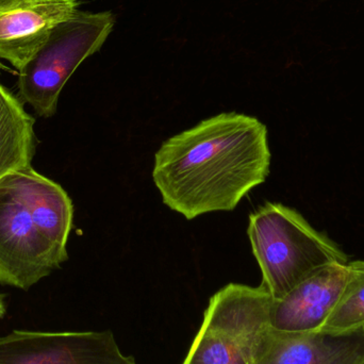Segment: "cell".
I'll return each mask as SVG.
<instances>
[{"label": "cell", "mask_w": 364, "mask_h": 364, "mask_svg": "<svg viewBox=\"0 0 364 364\" xmlns=\"http://www.w3.org/2000/svg\"><path fill=\"white\" fill-rule=\"evenodd\" d=\"M114 25L111 11L79 10L59 23L40 50L18 70L21 100L40 117H53L68 79L85 59L102 48Z\"/></svg>", "instance_id": "3957f363"}, {"label": "cell", "mask_w": 364, "mask_h": 364, "mask_svg": "<svg viewBox=\"0 0 364 364\" xmlns=\"http://www.w3.org/2000/svg\"><path fill=\"white\" fill-rule=\"evenodd\" d=\"M36 146L34 119L21 100L0 85V181L31 166Z\"/></svg>", "instance_id": "8fae6325"}, {"label": "cell", "mask_w": 364, "mask_h": 364, "mask_svg": "<svg viewBox=\"0 0 364 364\" xmlns=\"http://www.w3.org/2000/svg\"><path fill=\"white\" fill-rule=\"evenodd\" d=\"M80 4V0H0V59L21 70Z\"/></svg>", "instance_id": "ba28073f"}, {"label": "cell", "mask_w": 364, "mask_h": 364, "mask_svg": "<svg viewBox=\"0 0 364 364\" xmlns=\"http://www.w3.org/2000/svg\"><path fill=\"white\" fill-rule=\"evenodd\" d=\"M348 273V263L327 265L297 284L286 296L274 299L269 326L279 331L322 329L341 297Z\"/></svg>", "instance_id": "9c48e42d"}, {"label": "cell", "mask_w": 364, "mask_h": 364, "mask_svg": "<svg viewBox=\"0 0 364 364\" xmlns=\"http://www.w3.org/2000/svg\"><path fill=\"white\" fill-rule=\"evenodd\" d=\"M267 128L241 113H220L162 143L153 179L164 205L186 220L232 211L271 166Z\"/></svg>", "instance_id": "6da1fadb"}, {"label": "cell", "mask_w": 364, "mask_h": 364, "mask_svg": "<svg viewBox=\"0 0 364 364\" xmlns=\"http://www.w3.org/2000/svg\"><path fill=\"white\" fill-rule=\"evenodd\" d=\"M2 68H4V65H2L1 63H0V72H1Z\"/></svg>", "instance_id": "5bb4252c"}, {"label": "cell", "mask_w": 364, "mask_h": 364, "mask_svg": "<svg viewBox=\"0 0 364 364\" xmlns=\"http://www.w3.org/2000/svg\"><path fill=\"white\" fill-rule=\"evenodd\" d=\"M273 296L261 284H229L210 299L182 364H252L269 327Z\"/></svg>", "instance_id": "277c9868"}, {"label": "cell", "mask_w": 364, "mask_h": 364, "mask_svg": "<svg viewBox=\"0 0 364 364\" xmlns=\"http://www.w3.org/2000/svg\"><path fill=\"white\" fill-rule=\"evenodd\" d=\"M0 364H136L107 331H14L0 337Z\"/></svg>", "instance_id": "8992f818"}, {"label": "cell", "mask_w": 364, "mask_h": 364, "mask_svg": "<svg viewBox=\"0 0 364 364\" xmlns=\"http://www.w3.org/2000/svg\"><path fill=\"white\" fill-rule=\"evenodd\" d=\"M36 228L53 245L66 250L73 228L72 199L60 184L46 178L32 166L6 176Z\"/></svg>", "instance_id": "30bf717a"}, {"label": "cell", "mask_w": 364, "mask_h": 364, "mask_svg": "<svg viewBox=\"0 0 364 364\" xmlns=\"http://www.w3.org/2000/svg\"><path fill=\"white\" fill-rule=\"evenodd\" d=\"M68 259L41 233L8 178L0 181V284L29 290Z\"/></svg>", "instance_id": "5b68a950"}, {"label": "cell", "mask_w": 364, "mask_h": 364, "mask_svg": "<svg viewBox=\"0 0 364 364\" xmlns=\"http://www.w3.org/2000/svg\"><path fill=\"white\" fill-rule=\"evenodd\" d=\"M247 235L262 272V286L274 299L331 264H348V255L292 208L267 203L250 215Z\"/></svg>", "instance_id": "7a4b0ae2"}, {"label": "cell", "mask_w": 364, "mask_h": 364, "mask_svg": "<svg viewBox=\"0 0 364 364\" xmlns=\"http://www.w3.org/2000/svg\"><path fill=\"white\" fill-rule=\"evenodd\" d=\"M348 267L343 292L322 329L341 331L364 325V261H350Z\"/></svg>", "instance_id": "7c38bea8"}, {"label": "cell", "mask_w": 364, "mask_h": 364, "mask_svg": "<svg viewBox=\"0 0 364 364\" xmlns=\"http://www.w3.org/2000/svg\"><path fill=\"white\" fill-rule=\"evenodd\" d=\"M252 364H364V325L341 331H279L269 326Z\"/></svg>", "instance_id": "52a82bcc"}, {"label": "cell", "mask_w": 364, "mask_h": 364, "mask_svg": "<svg viewBox=\"0 0 364 364\" xmlns=\"http://www.w3.org/2000/svg\"><path fill=\"white\" fill-rule=\"evenodd\" d=\"M6 294H1V293H0V320H1L6 314Z\"/></svg>", "instance_id": "4fadbf2b"}]
</instances>
